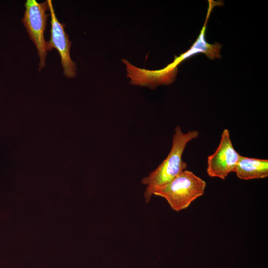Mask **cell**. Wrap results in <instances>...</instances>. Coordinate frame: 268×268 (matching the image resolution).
<instances>
[{
    "instance_id": "obj_7",
    "label": "cell",
    "mask_w": 268,
    "mask_h": 268,
    "mask_svg": "<svg viewBox=\"0 0 268 268\" xmlns=\"http://www.w3.org/2000/svg\"><path fill=\"white\" fill-rule=\"evenodd\" d=\"M235 172L240 179H263L268 176V160L240 155Z\"/></svg>"
},
{
    "instance_id": "obj_5",
    "label": "cell",
    "mask_w": 268,
    "mask_h": 268,
    "mask_svg": "<svg viewBox=\"0 0 268 268\" xmlns=\"http://www.w3.org/2000/svg\"><path fill=\"white\" fill-rule=\"evenodd\" d=\"M240 155L233 147L229 131L224 129L216 150L207 157L208 175L225 180L229 174L235 172Z\"/></svg>"
},
{
    "instance_id": "obj_6",
    "label": "cell",
    "mask_w": 268,
    "mask_h": 268,
    "mask_svg": "<svg viewBox=\"0 0 268 268\" xmlns=\"http://www.w3.org/2000/svg\"><path fill=\"white\" fill-rule=\"evenodd\" d=\"M122 61L126 65L127 75L132 84L154 89L162 84H169L175 78L177 68L173 63L162 70H148L134 67L126 60Z\"/></svg>"
},
{
    "instance_id": "obj_1",
    "label": "cell",
    "mask_w": 268,
    "mask_h": 268,
    "mask_svg": "<svg viewBox=\"0 0 268 268\" xmlns=\"http://www.w3.org/2000/svg\"><path fill=\"white\" fill-rule=\"evenodd\" d=\"M197 131L184 133L180 126L175 129L172 147L169 153L157 167L148 176L143 177L141 183L146 186L143 193L145 201L148 203L154 192L171 181L187 168L182 156L187 144L197 138Z\"/></svg>"
},
{
    "instance_id": "obj_4",
    "label": "cell",
    "mask_w": 268,
    "mask_h": 268,
    "mask_svg": "<svg viewBox=\"0 0 268 268\" xmlns=\"http://www.w3.org/2000/svg\"><path fill=\"white\" fill-rule=\"evenodd\" d=\"M51 15V36L47 42V51L56 49L60 57L63 73L68 78H73L77 74L76 64L71 60L70 50L71 42L66 32V24L61 23L57 18L51 0H47Z\"/></svg>"
},
{
    "instance_id": "obj_3",
    "label": "cell",
    "mask_w": 268,
    "mask_h": 268,
    "mask_svg": "<svg viewBox=\"0 0 268 268\" xmlns=\"http://www.w3.org/2000/svg\"><path fill=\"white\" fill-rule=\"evenodd\" d=\"M25 10L21 20L31 41L36 47L40 59L38 70L46 65L47 55V41L44 38L49 10L47 0L38 2L36 0H27L24 3Z\"/></svg>"
},
{
    "instance_id": "obj_8",
    "label": "cell",
    "mask_w": 268,
    "mask_h": 268,
    "mask_svg": "<svg viewBox=\"0 0 268 268\" xmlns=\"http://www.w3.org/2000/svg\"><path fill=\"white\" fill-rule=\"evenodd\" d=\"M204 28L202 30L201 34L198 40L194 43L193 46L187 52L182 54L179 57L182 61L190 56L198 52H203L210 58L218 57L219 49L218 46L207 45L204 40Z\"/></svg>"
},
{
    "instance_id": "obj_2",
    "label": "cell",
    "mask_w": 268,
    "mask_h": 268,
    "mask_svg": "<svg viewBox=\"0 0 268 268\" xmlns=\"http://www.w3.org/2000/svg\"><path fill=\"white\" fill-rule=\"evenodd\" d=\"M206 183L192 171L185 170L171 181L157 190L153 195L165 199L171 208L180 211L188 208L203 195Z\"/></svg>"
}]
</instances>
